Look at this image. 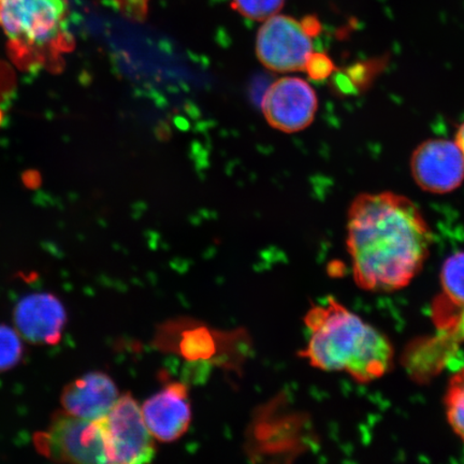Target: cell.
<instances>
[{
	"instance_id": "cell-11",
	"label": "cell",
	"mask_w": 464,
	"mask_h": 464,
	"mask_svg": "<svg viewBox=\"0 0 464 464\" xmlns=\"http://www.w3.org/2000/svg\"><path fill=\"white\" fill-rule=\"evenodd\" d=\"M120 398L118 387L107 374L91 372L63 388L61 402L68 414L87 420H101Z\"/></svg>"
},
{
	"instance_id": "cell-2",
	"label": "cell",
	"mask_w": 464,
	"mask_h": 464,
	"mask_svg": "<svg viewBox=\"0 0 464 464\" xmlns=\"http://www.w3.org/2000/svg\"><path fill=\"white\" fill-rule=\"evenodd\" d=\"M310 340L301 356L324 371H344L353 380L368 382L390 370L393 350L379 330L329 298L315 305L304 318Z\"/></svg>"
},
{
	"instance_id": "cell-3",
	"label": "cell",
	"mask_w": 464,
	"mask_h": 464,
	"mask_svg": "<svg viewBox=\"0 0 464 464\" xmlns=\"http://www.w3.org/2000/svg\"><path fill=\"white\" fill-rule=\"evenodd\" d=\"M67 0H0V28L23 72H60L74 49Z\"/></svg>"
},
{
	"instance_id": "cell-9",
	"label": "cell",
	"mask_w": 464,
	"mask_h": 464,
	"mask_svg": "<svg viewBox=\"0 0 464 464\" xmlns=\"http://www.w3.org/2000/svg\"><path fill=\"white\" fill-rule=\"evenodd\" d=\"M17 332L34 344L54 345L61 341L67 322L65 307L52 294H33L17 304Z\"/></svg>"
},
{
	"instance_id": "cell-8",
	"label": "cell",
	"mask_w": 464,
	"mask_h": 464,
	"mask_svg": "<svg viewBox=\"0 0 464 464\" xmlns=\"http://www.w3.org/2000/svg\"><path fill=\"white\" fill-rule=\"evenodd\" d=\"M411 169L421 189L433 194L450 193L464 179L463 154L456 141L431 139L414 150Z\"/></svg>"
},
{
	"instance_id": "cell-16",
	"label": "cell",
	"mask_w": 464,
	"mask_h": 464,
	"mask_svg": "<svg viewBox=\"0 0 464 464\" xmlns=\"http://www.w3.org/2000/svg\"><path fill=\"white\" fill-rule=\"evenodd\" d=\"M334 63L328 55L324 53H313L305 63L304 71L312 80L324 81L334 72Z\"/></svg>"
},
{
	"instance_id": "cell-20",
	"label": "cell",
	"mask_w": 464,
	"mask_h": 464,
	"mask_svg": "<svg viewBox=\"0 0 464 464\" xmlns=\"http://www.w3.org/2000/svg\"><path fill=\"white\" fill-rule=\"evenodd\" d=\"M0 120H2V116H0Z\"/></svg>"
},
{
	"instance_id": "cell-7",
	"label": "cell",
	"mask_w": 464,
	"mask_h": 464,
	"mask_svg": "<svg viewBox=\"0 0 464 464\" xmlns=\"http://www.w3.org/2000/svg\"><path fill=\"white\" fill-rule=\"evenodd\" d=\"M265 118L277 130L294 133L314 121L318 108L316 92L306 81L285 77L269 87L261 103Z\"/></svg>"
},
{
	"instance_id": "cell-13",
	"label": "cell",
	"mask_w": 464,
	"mask_h": 464,
	"mask_svg": "<svg viewBox=\"0 0 464 464\" xmlns=\"http://www.w3.org/2000/svg\"><path fill=\"white\" fill-rule=\"evenodd\" d=\"M445 406L452 430L464 442V368L451 377L446 392Z\"/></svg>"
},
{
	"instance_id": "cell-17",
	"label": "cell",
	"mask_w": 464,
	"mask_h": 464,
	"mask_svg": "<svg viewBox=\"0 0 464 464\" xmlns=\"http://www.w3.org/2000/svg\"><path fill=\"white\" fill-rule=\"evenodd\" d=\"M121 13L135 22L147 19L150 0H115Z\"/></svg>"
},
{
	"instance_id": "cell-1",
	"label": "cell",
	"mask_w": 464,
	"mask_h": 464,
	"mask_svg": "<svg viewBox=\"0 0 464 464\" xmlns=\"http://www.w3.org/2000/svg\"><path fill=\"white\" fill-rule=\"evenodd\" d=\"M431 231L413 201L393 193L362 194L348 211L347 248L356 283L369 292H393L420 274Z\"/></svg>"
},
{
	"instance_id": "cell-15",
	"label": "cell",
	"mask_w": 464,
	"mask_h": 464,
	"mask_svg": "<svg viewBox=\"0 0 464 464\" xmlns=\"http://www.w3.org/2000/svg\"><path fill=\"white\" fill-rule=\"evenodd\" d=\"M285 0H232V9L252 21H266L280 13Z\"/></svg>"
},
{
	"instance_id": "cell-6",
	"label": "cell",
	"mask_w": 464,
	"mask_h": 464,
	"mask_svg": "<svg viewBox=\"0 0 464 464\" xmlns=\"http://www.w3.org/2000/svg\"><path fill=\"white\" fill-rule=\"evenodd\" d=\"M313 36L303 20L276 14L264 21L256 38V54L263 65L272 72L304 71L313 53Z\"/></svg>"
},
{
	"instance_id": "cell-12",
	"label": "cell",
	"mask_w": 464,
	"mask_h": 464,
	"mask_svg": "<svg viewBox=\"0 0 464 464\" xmlns=\"http://www.w3.org/2000/svg\"><path fill=\"white\" fill-rule=\"evenodd\" d=\"M442 295L433 310L439 327L455 328L458 310L459 316L464 310V252H458L446 259L440 271ZM459 319V318H458Z\"/></svg>"
},
{
	"instance_id": "cell-19",
	"label": "cell",
	"mask_w": 464,
	"mask_h": 464,
	"mask_svg": "<svg viewBox=\"0 0 464 464\" xmlns=\"http://www.w3.org/2000/svg\"><path fill=\"white\" fill-rule=\"evenodd\" d=\"M456 143L458 147L461 150L464 158V123L459 127V130L457 131L456 135Z\"/></svg>"
},
{
	"instance_id": "cell-10",
	"label": "cell",
	"mask_w": 464,
	"mask_h": 464,
	"mask_svg": "<svg viewBox=\"0 0 464 464\" xmlns=\"http://www.w3.org/2000/svg\"><path fill=\"white\" fill-rule=\"evenodd\" d=\"M145 423L155 440L173 442L183 437L190 425L191 409L187 386L172 382L141 406Z\"/></svg>"
},
{
	"instance_id": "cell-4",
	"label": "cell",
	"mask_w": 464,
	"mask_h": 464,
	"mask_svg": "<svg viewBox=\"0 0 464 464\" xmlns=\"http://www.w3.org/2000/svg\"><path fill=\"white\" fill-rule=\"evenodd\" d=\"M34 444L52 461L108 463L100 421L79 419L65 411L52 415L48 428L34 434Z\"/></svg>"
},
{
	"instance_id": "cell-14",
	"label": "cell",
	"mask_w": 464,
	"mask_h": 464,
	"mask_svg": "<svg viewBox=\"0 0 464 464\" xmlns=\"http://www.w3.org/2000/svg\"><path fill=\"white\" fill-rule=\"evenodd\" d=\"M24 347H23L19 332L0 324V372H5L16 367L22 361Z\"/></svg>"
},
{
	"instance_id": "cell-5",
	"label": "cell",
	"mask_w": 464,
	"mask_h": 464,
	"mask_svg": "<svg viewBox=\"0 0 464 464\" xmlns=\"http://www.w3.org/2000/svg\"><path fill=\"white\" fill-rule=\"evenodd\" d=\"M101 423L108 463L142 464L154 459L155 438L149 430L141 406L130 393L116 401Z\"/></svg>"
},
{
	"instance_id": "cell-18",
	"label": "cell",
	"mask_w": 464,
	"mask_h": 464,
	"mask_svg": "<svg viewBox=\"0 0 464 464\" xmlns=\"http://www.w3.org/2000/svg\"><path fill=\"white\" fill-rule=\"evenodd\" d=\"M452 334L456 335V338L464 340V310L462 311L459 319H458L456 326L454 330H452Z\"/></svg>"
}]
</instances>
